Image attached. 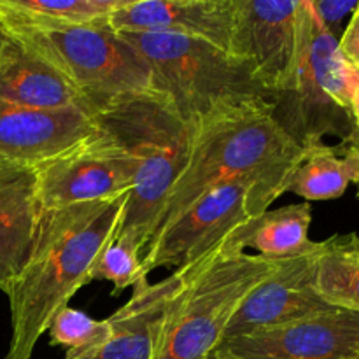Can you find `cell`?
Segmentation results:
<instances>
[{"label": "cell", "instance_id": "obj_13", "mask_svg": "<svg viewBox=\"0 0 359 359\" xmlns=\"http://www.w3.org/2000/svg\"><path fill=\"white\" fill-rule=\"evenodd\" d=\"M318 248L309 255L277 263L276 270L238 305L224 333V340L249 335L258 330L290 325L330 309L314 290Z\"/></svg>", "mask_w": 359, "mask_h": 359}, {"label": "cell", "instance_id": "obj_24", "mask_svg": "<svg viewBox=\"0 0 359 359\" xmlns=\"http://www.w3.org/2000/svg\"><path fill=\"white\" fill-rule=\"evenodd\" d=\"M309 4H311V9L314 11L316 18L321 21L323 27L328 28L333 35H335V30L340 27L344 18L347 14L353 16L358 7V2H351V0H309Z\"/></svg>", "mask_w": 359, "mask_h": 359}, {"label": "cell", "instance_id": "obj_20", "mask_svg": "<svg viewBox=\"0 0 359 359\" xmlns=\"http://www.w3.org/2000/svg\"><path fill=\"white\" fill-rule=\"evenodd\" d=\"M314 290L325 304L359 314V233L319 242Z\"/></svg>", "mask_w": 359, "mask_h": 359}, {"label": "cell", "instance_id": "obj_10", "mask_svg": "<svg viewBox=\"0 0 359 359\" xmlns=\"http://www.w3.org/2000/svg\"><path fill=\"white\" fill-rule=\"evenodd\" d=\"M300 0H235L230 53L269 95L284 91L298 60Z\"/></svg>", "mask_w": 359, "mask_h": 359}, {"label": "cell", "instance_id": "obj_22", "mask_svg": "<svg viewBox=\"0 0 359 359\" xmlns=\"http://www.w3.org/2000/svg\"><path fill=\"white\" fill-rule=\"evenodd\" d=\"M48 333L51 346L65 347L67 353H83L107 340L111 323L109 319H93L77 309L65 307L53 318Z\"/></svg>", "mask_w": 359, "mask_h": 359}, {"label": "cell", "instance_id": "obj_12", "mask_svg": "<svg viewBox=\"0 0 359 359\" xmlns=\"http://www.w3.org/2000/svg\"><path fill=\"white\" fill-rule=\"evenodd\" d=\"M210 252L158 283L146 280L133 286L130 300L107 318L111 323L107 340L83 353H67L63 359H154L172 302Z\"/></svg>", "mask_w": 359, "mask_h": 359}, {"label": "cell", "instance_id": "obj_8", "mask_svg": "<svg viewBox=\"0 0 359 359\" xmlns=\"http://www.w3.org/2000/svg\"><path fill=\"white\" fill-rule=\"evenodd\" d=\"M135 168L132 154L98 126L93 135L37 167L41 209L128 196Z\"/></svg>", "mask_w": 359, "mask_h": 359}, {"label": "cell", "instance_id": "obj_18", "mask_svg": "<svg viewBox=\"0 0 359 359\" xmlns=\"http://www.w3.org/2000/svg\"><path fill=\"white\" fill-rule=\"evenodd\" d=\"M311 223L312 209L309 202L266 210L237 228L223 242V251L226 255H244L245 249L251 248L270 262H286L309 255L318 248V242L309 237Z\"/></svg>", "mask_w": 359, "mask_h": 359}, {"label": "cell", "instance_id": "obj_16", "mask_svg": "<svg viewBox=\"0 0 359 359\" xmlns=\"http://www.w3.org/2000/svg\"><path fill=\"white\" fill-rule=\"evenodd\" d=\"M41 216L37 168L0 160V290L4 293L30 256Z\"/></svg>", "mask_w": 359, "mask_h": 359}, {"label": "cell", "instance_id": "obj_7", "mask_svg": "<svg viewBox=\"0 0 359 359\" xmlns=\"http://www.w3.org/2000/svg\"><path fill=\"white\" fill-rule=\"evenodd\" d=\"M279 262L258 255H226L223 242L172 302L154 359H209L245 297Z\"/></svg>", "mask_w": 359, "mask_h": 359}, {"label": "cell", "instance_id": "obj_14", "mask_svg": "<svg viewBox=\"0 0 359 359\" xmlns=\"http://www.w3.org/2000/svg\"><path fill=\"white\" fill-rule=\"evenodd\" d=\"M97 130L84 109L39 111L0 100V160L37 168Z\"/></svg>", "mask_w": 359, "mask_h": 359}, {"label": "cell", "instance_id": "obj_25", "mask_svg": "<svg viewBox=\"0 0 359 359\" xmlns=\"http://www.w3.org/2000/svg\"><path fill=\"white\" fill-rule=\"evenodd\" d=\"M339 46L347 63L359 72V2L356 11L351 16L346 32L339 39Z\"/></svg>", "mask_w": 359, "mask_h": 359}, {"label": "cell", "instance_id": "obj_26", "mask_svg": "<svg viewBox=\"0 0 359 359\" xmlns=\"http://www.w3.org/2000/svg\"><path fill=\"white\" fill-rule=\"evenodd\" d=\"M356 76H354V88H353V97H351V111H353L354 125L356 130H359V72L354 70Z\"/></svg>", "mask_w": 359, "mask_h": 359}, {"label": "cell", "instance_id": "obj_21", "mask_svg": "<svg viewBox=\"0 0 359 359\" xmlns=\"http://www.w3.org/2000/svg\"><path fill=\"white\" fill-rule=\"evenodd\" d=\"M123 0H0V13L35 23H105Z\"/></svg>", "mask_w": 359, "mask_h": 359}, {"label": "cell", "instance_id": "obj_9", "mask_svg": "<svg viewBox=\"0 0 359 359\" xmlns=\"http://www.w3.org/2000/svg\"><path fill=\"white\" fill-rule=\"evenodd\" d=\"M249 188L228 182L203 195L179 219L147 242L142 252V277L160 266L184 269L226 241L251 219Z\"/></svg>", "mask_w": 359, "mask_h": 359}, {"label": "cell", "instance_id": "obj_19", "mask_svg": "<svg viewBox=\"0 0 359 359\" xmlns=\"http://www.w3.org/2000/svg\"><path fill=\"white\" fill-rule=\"evenodd\" d=\"M349 184H359V147L349 140L339 146L323 142L304 151L291 174L287 193L307 202H323L340 198Z\"/></svg>", "mask_w": 359, "mask_h": 359}, {"label": "cell", "instance_id": "obj_1", "mask_svg": "<svg viewBox=\"0 0 359 359\" xmlns=\"http://www.w3.org/2000/svg\"><path fill=\"white\" fill-rule=\"evenodd\" d=\"M304 151L273 118L272 98L228 102L212 109L195 121L191 154L168 193L153 237L203 195L228 182L249 188L251 217L266 212L287 193Z\"/></svg>", "mask_w": 359, "mask_h": 359}, {"label": "cell", "instance_id": "obj_6", "mask_svg": "<svg viewBox=\"0 0 359 359\" xmlns=\"http://www.w3.org/2000/svg\"><path fill=\"white\" fill-rule=\"evenodd\" d=\"M149 67L153 88L195 123L228 102L272 98L251 67L212 42L175 34L118 32Z\"/></svg>", "mask_w": 359, "mask_h": 359}, {"label": "cell", "instance_id": "obj_17", "mask_svg": "<svg viewBox=\"0 0 359 359\" xmlns=\"http://www.w3.org/2000/svg\"><path fill=\"white\" fill-rule=\"evenodd\" d=\"M0 100L39 111L77 107L90 112L76 88L55 67L9 37L0 44Z\"/></svg>", "mask_w": 359, "mask_h": 359}, {"label": "cell", "instance_id": "obj_30", "mask_svg": "<svg viewBox=\"0 0 359 359\" xmlns=\"http://www.w3.org/2000/svg\"><path fill=\"white\" fill-rule=\"evenodd\" d=\"M356 359H359V358H356Z\"/></svg>", "mask_w": 359, "mask_h": 359}, {"label": "cell", "instance_id": "obj_3", "mask_svg": "<svg viewBox=\"0 0 359 359\" xmlns=\"http://www.w3.org/2000/svg\"><path fill=\"white\" fill-rule=\"evenodd\" d=\"M135 160V179L114 241L142 256L156 230L167 196L189 160L195 123L188 121L163 93H133L93 116Z\"/></svg>", "mask_w": 359, "mask_h": 359}, {"label": "cell", "instance_id": "obj_11", "mask_svg": "<svg viewBox=\"0 0 359 359\" xmlns=\"http://www.w3.org/2000/svg\"><path fill=\"white\" fill-rule=\"evenodd\" d=\"M219 349L249 359H356L359 314L330 307L290 325L224 340Z\"/></svg>", "mask_w": 359, "mask_h": 359}, {"label": "cell", "instance_id": "obj_27", "mask_svg": "<svg viewBox=\"0 0 359 359\" xmlns=\"http://www.w3.org/2000/svg\"><path fill=\"white\" fill-rule=\"evenodd\" d=\"M209 359H249V358H241V356H235V354H230L226 353V351L223 349H217L216 353L212 354Z\"/></svg>", "mask_w": 359, "mask_h": 359}, {"label": "cell", "instance_id": "obj_5", "mask_svg": "<svg viewBox=\"0 0 359 359\" xmlns=\"http://www.w3.org/2000/svg\"><path fill=\"white\" fill-rule=\"evenodd\" d=\"M354 76L339 37L323 27L309 0H300L297 69L286 90L273 95V118L304 149L328 135L344 142L356 130L351 111Z\"/></svg>", "mask_w": 359, "mask_h": 359}, {"label": "cell", "instance_id": "obj_4", "mask_svg": "<svg viewBox=\"0 0 359 359\" xmlns=\"http://www.w3.org/2000/svg\"><path fill=\"white\" fill-rule=\"evenodd\" d=\"M0 32L32 49L77 90L91 116L112 102L154 90L139 53L109 23H35L0 13Z\"/></svg>", "mask_w": 359, "mask_h": 359}, {"label": "cell", "instance_id": "obj_28", "mask_svg": "<svg viewBox=\"0 0 359 359\" xmlns=\"http://www.w3.org/2000/svg\"><path fill=\"white\" fill-rule=\"evenodd\" d=\"M347 140H349V142H353L356 147H359V130H354V133ZM356 188H358L356 189V196H358V200H359V184H356Z\"/></svg>", "mask_w": 359, "mask_h": 359}, {"label": "cell", "instance_id": "obj_15", "mask_svg": "<svg viewBox=\"0 0 359 359\" xmlns=\"http://www.w3.org/2000/svg\"><path fill=\"white\" fill-rule=\"evenodd\" d=\"M233 13L235 0H123L107 23L114 32L188 35L230 53Z\"/></svg>", "mask_w": 359, "mask_h": 359}, {"label": "cell", "instance_id": "obj_29", "mask_svg": "<svg viewBox=\"0 0 359 359\" xmlns=\"http://www.w3.org/2000/svg\"><path fill=\"white\" fill-rule=\"evenodd\" d=\"M4 39H6V35H4L2 32H0V44H2V42H4Z\"/></svg>", "mask_w": 359, "mask_h": 359}, {"label": "cell", "instance_id": "obj_23", "mask_svg": "<svg viewBox=\"0 0 359 359\" xmlns=\"http://www.w3.org/2000/svg\"><path fill=\"white\" fill-rule=\"evenodd\" d=\"M93 280L112 283L111 297H119L128 287L147 280L142 277V256L121 242H109L91 269L90 283Z\"/></svg>", "mask_w": 359, "mask_h": 359}, {"label": "cell", "instance_id": "obj_2", "mask_svg": "<svg viewBox=\"0 0 359 359\" xmlns=\"http://www.w3.org/2000/svg\"><path fill=\"white\" fill-rule=\"evenodd\" d=\"M128 196L42 210L34 248L9 290L11 337L6 359H30L53 318L83 286L121 224Z\"/></svg>", "mask_w": 359, "mask_h": 359}]
</instances>
